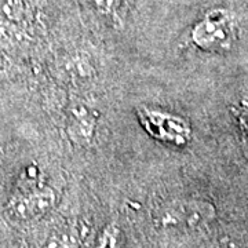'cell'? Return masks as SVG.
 Masks as SVG:
<instances>
[{
	"mask_svg": "<svg viewBox=\"0 0 248 248\" xmlns=\"http://www.w3.org/2000/svg\"><path fill=\"white\" fill-rule=\"evenodd\" d=\"M237 35L239 25L236 16L226 9H213L192 28L190 40L203 51L226 53L236 43Z\"/></svg>",
	"mask_w": 248,
	"mask_h": 248,
	"instance_id": "cell-1",
	"label": "cell"
},
{
	"mask_svg": "<svg viewBox=\"0 0 248 248\" xmlns=\"http://www.w3.org/2000/svg\"><path fill=\"white\" fill-rule=\"evenodd\" d=\"M213 204L197 199H179L169 203L159 215V225L174 231H199L215 219Z\"/></svg>",
	"mask_w": 248,
	"mask_h": 248,
	"instance_id": "cell-2",
	"label": "cell"
},
{
	"mask_svg": "<svg viewBox=\"0 0 248 248\" xmlns=\"http://www.w3.org/2000/svg\"><path fill=\"white\" fill-rule=\"evenodd\" d=\"M138 119L145 131L160 142L179 148L192 140L190 123L182 116L161 109L141 107L138 109Z\"/></svg>",
	"mask_w": 248,
	"mask_h": 248,
	"instance_id": "cell-3",
	"label": "cell"
},
{
	"mask_svg": "<svg viewBox=\"0 0 248 248\" xmlns=\"http://www.w3.org/2000/svg\"><path fill=\"white\" fill-rule=\"evenodd\" d=\"M55 200V193L50 187H28L10 200L9 213L18 221H31L51 211Z\"/></svg>",
	"mask_w": 248,
	"mask_h": 248,
	"instance_id": "cell-4",
	"label": "cell"
},
{
	"mask_svg": "<svg viewBox=\"0 0 248 248\" xmlns=\"http://www.w3.org/2000/svg\"><path fill=\"white\" fill-rule=\"evenodd\" d=\"M95 133V117L84 105H76L68 116V134L71 140L86 145L90 143Z\"/></svg>",
	"mask_w": 248,
	"mask_h": 248,
	"instance_id": "cell-5",
	"label": "cell"
},
{
	"mask_svg": "<svg viewBox=\"0 0 248 248\" xmlns=\"http://www.w3.org/2000/svg\"><path fill=\"white\" fill-rule=\"evenodd\" d=\"M234 117L239 125L240 141L248 159V97L243 98L234 109Z\"/></svg>",
	"mask_w": 248,
	"mask_h": 248,
	"instance_id": "cell-6",
	"label": "cell"
},
{
	"mask_svg": "<svg viewBox=\"0 0 248 248\" xmlns=\"http://www.w3.org/2000/svg\"><path fill=\"white\" fill-rule=\"evenodd\" d=\"M89 3L98 14L109 18L115 22L119 21L123 0H89Z\"/></svg>",
	"mask_w": 248,
	"mask_h": 248,
	"instance_id": "cell-7",
	"label": "cell"
},
{
	"mask_svg": "<svg viewBox=\"0 0 248 248\" xmlns=\"http://www.w3.org/2000/svg\"><path fill=\"white\" fill-rule=\"evenodd\" d=\"M119 234L120 231L115 223L108 225L99 234L95 248H119Z\"/></svg>",
	"mask_w": 248,
	"mask_h": 248,
	"instance_id": "cell-8",
	"label": "cell"
}]
</instances>
